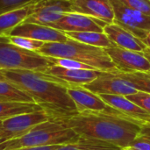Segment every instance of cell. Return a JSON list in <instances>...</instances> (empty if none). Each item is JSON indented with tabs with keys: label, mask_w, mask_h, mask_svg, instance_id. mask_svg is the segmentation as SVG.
<instances>
[{
	"label": "cell",
	"mask_w": 150,
	"mask_h": 150,
	"mask_svg": "<svg viewBox=\"0 0 150 150\" xmlns=\"http://www.w3.org/2000/svg\"><path fill=\"white\" fill-rule=\"evenodd\" d=\"M6 39L8 40L9 42L18 47L33 52H37L44 45V42L42 41L20 36H8L6 37Z\"/></svg>",
	"instance_id": "obj_24"
},
{
	"label": "cell",
	"mask_w": 150,
	"mask_h": 150,
	"mask_svg": "<svg viewBox=\"0 0 150 150\" xmlns=\"http://www.w3.org/2000/svg\"><path fill=\"white\" fill-rule=\"evenodd\" d=\"M127 6L150 16V0H120Z\"/></svg>",
	"instance_id": "obj_28"
},
{
	"label": "cell",
	"mask_w": 150,
	"mask_h": 150,
	"mask_svg": "<svg viewBox=\"0 0 150 150\" xmlns=\"http://www.w3.org/2000/svg\"><path fill=\"white\" fill-rule=\"evenodd\" d=\"M47 57L76 61L98 71L116 73L119 70L105 48L90 46L69 39L63 42H47L37 51Z\"/></svg>",
	"instance_id": "obj_3"
},
{
	"label": "cell",
	"mask_w": 150,
	"mask_h": 150,
	"mask_svg": "<svg viewBox=\"0 0 150 150\" xmlns=\"http://www.w3.org/2000/svg\"><path fill=\"white\" fill-rule=\"evenodd\" d=\"M5 81L28 94L52 120H62L77 113L68 94L67 83L45 72L2 70Z\"/></svg>",
	"instance_id": "obj_1"
},
{
	"label": "cell",
	"mask_w": 150,
	"mask_h": 150,
	"mask_svg": "<svg viewBox=\"0 0 150 150\" xmlns=\"http://www.w3.org/2000/svg\"><path fill=\"white\" fill-rule=\"evenodd\" d=\"M42 110L37 104L18 101H0V121Z\"/></svg>",
	"instance_id": "obj_20"
},
{
	"label": "cell",
	"mask_w": 150,
	"mask_h": 150,
	"mask_svg": "<svg viewBox=\"0 0 150 150\" xmlns=\"http://www.w3.org/2000/svg\"><path fill=\"white\" fill-rule=\"evenodd\" d=\"M68 94L73 100L77 112H110L112 107L109 106L99 95L95 94L83 86H71L67 89Z\"/></svg>",
	"instance_id": "obj_13"
},
{
	"label": "cell",
	"mask_w": 150,
	"mask_h": 150,
	"mask_svg": "<svg viewBox=\"0 0 150 150\" xmlns=\"http://www.w3.org/2000/svg\"><path fill=\"white\" fill-rule=\"evenodd\" d=\"M53 65L49 57L18 47L5 39H0V69L46 72Z\"/></svg>",
	"instance_id": "obj_5"
},
{
	"label": "cell",
	"mask_w": 150,
	"mask_h": 150,
	"mask_svg": "<svg viewBox=\"0 0 150 150\" xmlns=\"http://www.w3.org/2000/svg\"><path fill=\"white\" fill-rule=\"evenodd\" d=\"M129 147L135 150H150V125L142 127Z\"/></svg>",
	"instance_id": "obj_25"
},
{
	"label": "cell",
	"mask_w": 150,
	"mask_h": 150,
	"mask_svg": "<svg viewBox=\"0 0 150 150\" xmlns=\"http://www.w3.org/2000/svg\"><path fill=\"white\" fill-rule=\"evenodd\" d=\"M143 54H144L146 55V57H147V58H148V59L149 60V62H150V49H149V48H147V49H146V50H145V51L143 52ZM148 73H149V74H150V71H149V72H148Z\"/></svg>",
	"instance_id": "obj_31"
},
{
	"label": "cell",
	"mask_w": 150,
	"mask_h": 150,
	"mask_svg": "<svg viewBox=\"0 0 150 150\" xmlns=\"http://www.w3.org/2000/svg\"><path fill=\"white\" fill-rule=\"evenodd\" d=\"M80 137L63 123L47 120L39 124L21 137L0 144L1 150H13L21 148L67 145L77 142Z\"/></svg>",
	"instance_id": "obj_4"
},
{
	"label": "cell",
	"mask_w": 150,
	"mask_h": 150,
	"mask_svg": "<svg viewBox=\"0 0 150 150\" xmlns=\"http://www.w3.org/2000/svg\"><path fill=\"white\" fill-rule=\"evenodd\" d=\"M39 2L0 15V39H5L14 27L25 22L32 14H33L38 8Z\"/></svg>",
	"instance_id": "obj_18"
},
{
	"label": "cell",
	"mask_w": 150,
	"mask_h": 150,
	"mask_svg": "<svg viewBox=\"0 0 150 150\" xmlns=\"http://www.w3.org/2000/svg\"><path fill=\"white\" fill-rule=\"evenodd\" d=\"M8 36H20L47 42H63L69 38L62 31L56 30L47 25H39L30 22H23L14 27ZM7 36V37H8Z\"/></svg>",
	"instance_id": "obj_12"
},
{
	"label": "cell",
	"mask_w": 150,
	"mask_h": 150,
	"mask_svg": "<svg viewBox=\"0 0 150 150\" xmlns=\"http://www.w3.org/2000/svg\"><path fill=\"white\" fill-rule=\"evenodd\" d=\"M56 150H123V149L101 141L80 138L77 142L62 145Z\"/></svg>",
	"instance_id": "obj_21"
},
{
	"label": "cell",
	"mask_w": 150,
	"mask_h": 150,
	"mask_svg": "<svg viewBox=\"0 0 150 150\" xmlns=\"http://www.w3.org/2000/svg\"><path fill=\"white\" fill-rule=\"evenodd\" d=\"M142 40L144 43V45L147 47V48H149L150 49V31L147 33V35L145 36V38H143Z\"/></svg>",
	"instance_id": "obj_30"
},
{
	"label": "cell",
	"mask_w": 150,
	"mask_h": 150,
	"mask_svg": "<svg viewBox=\"0 0 150 150\" xmlns=\"http://www.w3.org/2000/svg\"><path fill=\"white\" fill-rule=\"evenodd\" d=\"M125 149L126 150H135V149H132V148H130V147H128V148H126Z\"/></svg>",
	"instance_id": "obj_34"
},
{
	"label": "cell",
	"mask_w": 150,
	"mask_h": 150,
	"mask_svg": "<svg viewBox=\"0 0 150 150\" xmlns=\"http://www.w3.org/2000/svg\"><path fill=\"white\" fill-rule=\"evenodd\" d=\"M0 101H10V100H8V99H6L5 98H3V97L0 96Z\"/></svg>",
	"instance_id": "obj_33"
},
{
	"label": "cell",
	"mask_w": 150,
	"mask_h": 150,
	"mask_svg": "<svg viewBox=\"0 0 150 150\" xmlns=\"http://www.w3.org/2000/svg\"><path fill=\"white\" fill-rule=\"evenodd\" d=\"M0 96L10 101L34 103L28 94L7 81L0 82Z\"/></svg>",
	"instance_id": "obj_22"
},
{
	"label": "cell",
	"mask_w": 150,
	"mask_h": 150,
	"mask_svg": "<svg viewBox=\"0 0 150 150\" xmlns=\"http://www.w3.org/2000/svg\"><path fill=\"white\" fill-rule=\"evenodd\" d=\"M104 33L115 44V46L119 47L142 53L147 49V47L141 39L115 23L105 25L104 27Z\"/></svg>",
	"instance_id": "obj_17"
},
{
	"label": "cell",
	"mask_w": 150,
	"mask_h": 150,
	"mask_svg": "<svg viewBox=\"0 0 150 150\" xmlns=\"http://www.w3.org/2000/svg\"><path fill=\"white\" fill-rule=\"evenodd\" d=\"M50 120L43 110L18 115L0 123V144L21 137L39 124Z\"/></svg>",
	"instance_id": "obj_6"
},
{
	"label": "cell",
	"mask_w": 150,
	"mask_h": 150,
	"mask_svg": "<svg viewBox=\"0 0 150 150\" xmlns=\"http://www.w3.org/2000/svg\"><path fill=\"white\" fill-rule=\"evenodd\" d=\"M120 72H149L150 62L142 52H135L114 46L105 48Z\"/></svg>",
	"instance_id": "obj_9"
},
{
	"label": "cell",
	"mask_w": 150,
	"mask_h": 150,
	"mask_svg": "<svg viewBox=\"0 0 150 150\" xmlns=\"http://www.w3.org/2000/svg\"><path fill=\"white\" fill-rule=\"evenodd\" d=\"M73 11L106 24L114 21V12L110 0H73Z\"/></svg>",
	"instance_id": "obj_15"
},
{
	"label": "cell",
	"mask_w": 150,
	"mask_h": 150,
	"mask_svg": "<svg viewBox=\"0 0 150 150\" xmlns=\"http://www.w3.org/2000/svg\"><path fill=\"white\" fill-rule=\"evenodd\" d=\"M70 12H74L73 0H40L36 11L25 22L48 25Z\"/></svg>",
	"instance_id": "obj_10"
},
{
	"label": "cell",
	"mask_w": 150,
	"mask_h": 150,
	"mask_svg": "<svg viewBox=\"0 0 150 150\" xmlns=\"http://www.w3.org/2000/svg\"><path fill=\"white\" fill-rule=\"evenodd\" d=\"M60 121L80 138L105 142L121 149L128 148L143 127L113 108L110 112H77Z\"/></svg>",
	"instance_id": "obj_2"
},
{
	"label": "cell",
	"mask_w": 150,
	"mask_h": 150,
	"mask_svg": "<svg viewBox=\"0 0 150 150\" xmlns=\"http://www.w3.org/2000/svg\"><path fill=\"white\" fill-rule=\"evenodd\" d=\"M114 12L113 23L122 26L139 39L145 38L150 31V16L132 9L120 0H110Z\"/></svg>",
	"instance_id": "obj_7"
},
{
	"label": "cell",
	"mask_w": 150,
	"mask_h": 150,
	"mask_svg": "<svg viewBox=\"0 0 150 150\" xmlns=\"http://www.w3.org/2000/svg\"><path fill=\"white\" fill-rule=\"evenodd\" d=\"M39 1L40 0H0V15Z\"/></svg>",
	"instance_id": "obj_26"
},
{
	"label": "cell",
	"mask_w": 150,
	"mask_h": 150,
	"mask_svg": "<svg viewBox=\"0 0 150 150\" xmlns=\"http://www.w3.org/2000/svg\"><path fill=\"white\" fill-rule=\"evenodd\" d=\"M103 71L92 69H71L52 65L45 73L49 74L71 86H83L98 78Z\"/></svg>",
	"instance_id": "obj_16"
},
{
	"label": "cell",
	"mask_w": 150,
	"mask_h": 150,
	"mask_svg": "<svg viewBox=\"0 0 150 150\" xmlns=\"http://www.w3.org/2000/svg\"><path fill=\"white\" fill-rule=\"evenodd\" d=\"M123 150H126V149H123Z\"/></svg>",
	"instance_id": "obj_35"
},
{
	"label": "cell",
	"mask_w": 150,
	"mask_h": 150,
	"mask_svg": "<svg viewBox=\"0 0 150 150\" xmlns=\"http://www.w3.org/2000/svg\"><path fill=\"white\" fill-rule=\"evenodd\" d=\"M2 81H5V78L4 76L3 73H2V70L0 69V82H2Z\"/></svg>",
	"instance_id": "obj_32"
},
{
	"label": "cell",
	"mask_w": 150,
	"mask_h": 150,
	"mask_svg": "<svg viewBox=\"0 0 150 150\" xmlns=\"http://www.w3.org/2000/svg\"><path fill=\"white\" fill-rule=\"evenodd\" d=\"M127 99L140 106L141 108L144 109L150 113V94L143 91H137L134 94L126 96Z\"/></svg>",
	"instance_id": "obj_27"
},
{
	"label": "cell",
	"mask_w": 150,
	"mask_h": 150,
	"mask_svg": "<svg viewBox=\"0 0 150 150\" xmlns=\"http://www.w3.org/2000/svg\"><path fill=\"white\" fill-rule=\"evenodd\" d=\"M100 98L111 107L119 111L124 116L132 119L142 126L150 125V113L141 108L124 96L101 94Z\"/></svg>",
	"instance_id": "obj_14"
},
{
	"label": "cell",
	"mask_w": 150,
	"mask_h": 150,
	"mask_svg": "<svg viewBox=\"0 0 150 150\" xmlns=\"http://www.w3.org/2000/svg\"><path fill=\"white\" fill-rule=\"evenodd\" d=\"M62 145H53V146H45V147H34V148H21L13 150H56Z\"/></svg>",
	"instance_id": "obj_29"
},
{
	"label": "cell",
	"mask_w": 150,
	"mask_h": 150,
	"mask_svg": "<svg viewBox=\"0 0 150 150\" xmlns=\"http://www.w3.org/2000/svg\"><path fill=\"white\" fill-rule=\"evenodd\" d=\"M0 123H1V121H0Z\"/></svg>",
	"instance_id": "obj_37"
},
{
	"label": "cell",
	"mask_w": 150,
	"mask_h": 150,
	"mask_svg": "<svg viewBox=\"0 0 150 150\" xmlns=\"http://www.w3.org/2000/svg\"><path fill=\"white\" fill-rule=\"evenodd\" d=\"M106 23L97 18L76 12L66 13L58 21L48 25L62 32H98L104 33Z\"/></svg>",
	"instance_id": "obj_11"
},
{
	"label": "cell",
	"mask_w": 150,
	"mask_h": 150,
	"mask_svg": "<svg viewBox=\"0 0 150 150\" xmlns=\"http://www.w3.org/2000/svg\"><path fill=\"white\" fill-rule=\"evenodd\" d=\"M120 76L128 80L132 83L134 88L139 91H143L150 94V74L145 72H133V73H123L117 72Z\"/></svg>",
	"instance_id": "obj_23"
},
{
	"label": "cell",
	"mask_w": 150,
	"mask_h": 150,
	"mask_svg": "<svg viewBox=\"0 0 150 150\" xmlns=\"http://www.w3.org/2000/svg\"><path fill=\"white\" fill-rule=\"evenodd\" d=\"M83 87L98 95L107 94L126 97L138 91L132 83L120 76L117 72H102L98 78Z\"/></svg>",
	"instance_id": "obj_8"
},
{
	"label": "cell",
	"mask_w": 150,
	"mask_h": 150,
	"mask_svg": "<svg viewBox=\"0 0 150 150\" xmlns=\"http://www.w3.org/2000/svg\"><path fill=\"white\" fill-rule=\"evenodd\" d=\"M69 39L98 47L109 48L115 44L105 33L98 32H63Z\"/></svg>",
	"instance_id": "obj_19"
},
{
	"label": "cell",
	"mask_w": 150,
	"mask_h": 150,
	"mask_svg": "<svg viewBox=\"0 0 150 150\" xmlns=\"http://www.w3.org/2000/svg\"><path fill=\"white\" fill-rule=\"evenodd\" d=\"M0 150H1V148H0Z\"/></svg>",
	"instance_id": "obj_36"
}]
</instances>
